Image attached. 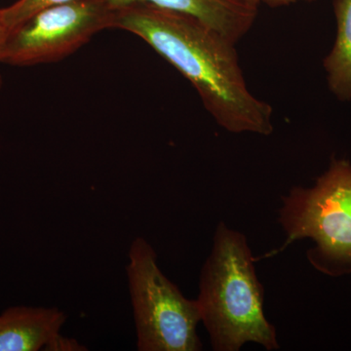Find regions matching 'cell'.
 <instances>
[{
  "mask_svg": "<svg viewBox=\"0 0 351 351\" xmlns=\"http://www.w3.org/2000/svg\"><path fill=\"white\" fill-rule=\"evenodd\" d=\"M114 29L142 38L177 69L226 131L262 136L274 131V110L247 86L237 44L202 21L147 2H135L117 9Z\"/></svg>",
  "mask_w": 351,
  "mask_h": 351,
  "instance_id": "6da1fadb",
  "label": "cell"
},
{
  "mask_svg": "<svg viewBox=\"0 0 351 351\" xmlns=\"http://www.w3.org/2000/svg\"><path fill=\"white\" fill-rule=\"evenodd\" d=\"M255 262L245 235L219 223L196 300L214 350L239 351L247 343L280 348L276 328L263 313L265 291Z\"/></svg>",
  "mask_w": 351,
  "mask_h": 351,
  "instance_id": "7a4b0ae2",
  "label": "cell"
},
{
  "mask_svg": "<svg viewBox=\"0 0 351 351\" xmlns=\"http://www.w3.org/2000/svg\"><path fill=\"white\" fill-rule=\"evenodd\" d=\"M279 221L286 234L278 254L298 240L309 239L315 247L307 258L315 269L337 276L351 272V164L332 159L313 188L291 189L282 198Z\"/></svg>",
  "mask_w": 351,
  "mask_h": 351,
  "instance_id": "3957f363",
  "label": "cell"
},
{
  "mask_svg": "<svg viewBox=\"0 0 351 351\" xmlns=\"http://www.w3.org/2000/svg\"><path fill=\"white\" fill-rule=\"evenodd\" d=\"M126 274L138 350H201L197 301L186 299L161 271L156 252L144 237L132 241Z\"/></svg>",
  "mask_w": 351,
  "mask_h": 351,
  "instance_id": "277c9868",
  "label": "cell"
},
{
  "mask_svg": "<svg viewBox=\"0 0 351 351\" xmlns=\"http://www.w3.org/2000/svg\"><path fill=\"white\" fill-rule=\"evenodd\" d=\"M115 13L110 0H73L44 9L6 36L0 64L34 66L61 61L99 32L114 29Z\"/></svg>",
  "mask_w": 351,
  "mask_h": 351,
  "instance_id": "5b68a950",
  "label": "cell"
},
{
  "mask_svg": "<svg viewBox=\"0 0 351 351\" xmlns=\"http://www.w3.org/2000/svg\"><path fill=\"white\" fill-rule=\"evenodd\" d=\"M135 2L189 14L235 44L250 32L258 14V4L252 0H110L115 10Z\"/></svg>",
  "mask_w": 351,
  "mask_h": 351,
  "instance_id": "8992f818",
  "label": "cell"
},
{
  "mask_svg": "<svg viewBox=\"0 0 351 351\" xmlns=\"http://www.w3.org/2000/svg\"><path fill=\"white\" fill-rule=\"evenodd\" d=\"M66 321L58 307H9L0 314V351L44 350Z\"/></svg>",
  "mask_w": 351,
  "mask_h": 351,
  "instance_id": "52a82bcc",
  "label": "cell"
},
{
  "mask_svg": "<svg viewBox=\"0 0 351 351\" xmlns=\"http://www.w3.org/2000/svg\"><path fill=\"white\" fill-rule=\"evenodd\" d=\"M337 34L323 61L328 88L341 101H351V0H334Z\"/></svg>",
  "mask_w": 351,
  "mask_h": 351,
  "instance_id": "ba28073f",
  "label": "cell"
},
{
  "mask_svg": "<svg viewBox=\"0 0 351 351\" xmlns=\"http://www.w3.org/2000/svg\"><path fill=\"white\" fill-rule=\"evenodd\" d=\"M73 0H17L5 8H0V25L4 39L34 14L50 7L61 5Z\"/></svg>",
  "mask_w": 351,
  "mask_h": 351,
  "instance_id": "9c48e42d",
  "label": "cell"
},
{
  "mask_svg": "<svg viewBox=\"0 0 351 351\" xmlns=\"http://www.w3.org/2000/svg\"><path fill=\"white\" fill-rule=\"evenodd\" d=\"M86 346L80 343L77 339L68 338L61 334H57L48 341L44 350L47 351H83L86 350Z\"/></svg>",
  "mask_w": 351,
  "mask_h": 351,
  "instance_id": "30bf717a",
  "label": "cell"
},
{
  "mask_svg": "<svg viewBox=\"0 0 351 351\" xmlns=\"http://www.w3.org/2000/svg\"><path fill=\"white\" fill-rule=\"evenodd\" d=\"M252 1L256 2L258 5L263 3L267 4V5L270 7H282L294 4L295 2L299 1V0H252Z\"/></svg>",
  "mask_w": 351,
  "mask_h": 351,
  "instance_id": "8fae6325",
  "label": "cell"
},
{
  "mask_svg": "<svg viewBox=\"0 0 351 351\" xmlns=\"http://www.w3.org/2000/svg\"><path fill=\"white\" fill-rule=\"evenodd\" d=\"M4 43V34L3 32H2L1 25H0V51H1L2 45H3Z\"/></svg>",
  "mask_w": 351,
  "mask_h": 351,
  "instance_id": "7c38bea8",
  "label": "cell"
},
{
  "mask_svg": "<svg viewBox=\"0 0 351 351\" xmlns=\"http://www.w3.org/2000/svg\"><path fill=\"white\" fill-rule=\"evenodd\" d=\"M2 88V78L1 76H0V91H1Z\"/></svg>",
  "mask_w": 351,
  "mask_h": 351,
  "instance_id": "4fadbf2b",
  "label": "cell"
},
{
  "mask_svg": "<svg viewBox=\"0 0 351 351\" xmlns=\"http://www.w3.org/2000/svg\"><path fill=\"white\" fill-rule=\"evenodd\" d=\"M304 1H306V2H313V1H315V0H304Z\"/></svg>",
  "mask_w": 351,
  "mask_h": 351,
  "instance_id": "5bb4252c",
  "label": "cell"
}]
</instances>
